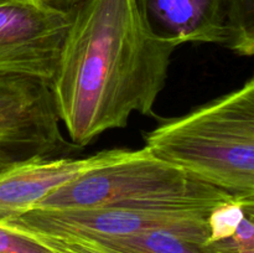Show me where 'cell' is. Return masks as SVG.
<instances>
[{
  "mask_svg": "<svg viewBox=\"0 0 254 253\" xmlns=\"http://www.w3.org/2000/svg\"><path fill=\"white\" fill-rule=\"evenodd\" d=\"M176 49L148 29L134 0L77 5L50 82L69 141L82 149L133 113L154 116Z\"/></svg>",
  "mask_w": 254,
  "mask_h": 253,
  "instance_id": "obj_1",
  "label": "cell"
},
{
  "mask_svg": "<svg viewBox=\"0 0 254 253\" xmlns=\"http://www.w3.org/2000/svg\"><path fill=\"white\" fill-rule=\"evenodd\" d=\"M153 155L237 200L254 201V79L144 135Z\"/></svg>",
  "mask_w": 254,
  "mask_h": 253,
  "instance_id": "obj_2",
  "label": "cell"
},
{
  "mask_svg": "<svg viewBox=\"0 0 254 253\" xmlns=\"http://www.w3.org/2000/svg\"><path fill=\"white\" fill-rule=\"evenodd\" d=\"M233 198L143 148L82 174L49 193L35 208L122 207L210 212Z\"/></svg>",
  "mask_w": 254,
  "mask_h": 253,
  "instance_id": "obj_3",
  "label": "cell"
},
{
  "mask_svg": "<svg viewBox=\"0 0 254 253\" xmlns=\"http://www.w3.org/2000/svg\"><path fill=\"white\" fill-rule=\"evenodd\" d=\"M210 212L122 207L32 208L17 217L1 221L32 235L77 240L127 237L149 231H170L208 241Z\"/></svg>",
  "mask_w": 254,
  "mask_h": 253,
  "instance_id": "obj_4",
  "label": "cell"
},
{
  "mask_svg": "<svg viewBox=\"0 0 254 253\" xmlns=\"http://www.w3.org/2000/svg\"><path fill=\"white\" fill-rule=\"evenodd\" d=\"M50 83L25 76H0V150L19 160L60 158L79 150L60 128Z\"/></svg>",
  "mask_w": 254,
  "mask_h": 253,
  "instance_id": "obj_5",
  "label": "cell"
},
{
  "mask_svg": "<svg viewBox=\"0 0 254 253\" xmlns=\"http://www.w3.org/2000/svg\"><path fill=\"white\" fill-rule=\"evenodd\" d=\"M72 19L73 9L62 11L39 0L0 2V76L50 83Z\"/></svg>",
  "mask_w": 254,
  "mask_h": 253,
  "instance_id": "obj_6",
  "label": "cell"
},
{
  "mask_svg": "<svg viewBox=\"0 0 254 253\" xmlns=\"http://www.w3.org/2000/svg\"><path fill=\"white\" fill-rule=\"evenodd\" d=\"M129 149H109L87 158H32L0 171V221L32 210L49 193L98 166L126 158Z\"/></svg>",
  "mask_w": 254,
  "mask_h": 253,
  "instance_id": "obj_7",
  "label": "cell"
},
{
  "mask_svg": "<svg viewBox=\"0 0 254 253\" xmlns=\"http://www.w3.org/2000/svg\"><path fill=\"white\" fill-rule=\"evenodd\" d=\"M148 29L164 41L226 46V0H134Z\"/></svg>",
  "mask_w": 254,
  "mask_h": 253,
  "instance_id": "obj_8",
  "label": "cell"
},
{
  "mask_svg": "<svg viewBox=\"0 0 254 253\" xmlns=\"http://www.w3.org/2000/svg\"><path fill=\"white\" fill-rule=\"evenodd\" d=\"M79 241L106 253H238L232 237L206 241L170 231H149L127 237Z\"/></svg>",
  "mask_w": 254,
  "mask_h": 253,
  "instance_id": "obj_9",
  "label": "cell"
},
{
  "mask_svg": "<svg viewBox=\"0 0 254 253\" xmlns=\"http://www.w3.org/2000/svg\"><path fill=\"white\" fill-rule=\"evenodd\" d=\"M226 49L238 56L254 54V0H226Z\"/></svg>",
  "mask_w": 254,
  "mask_h": 253,
  "instance_id": "obj_10",
  "label": "cell"
},
{
  "mask_svg": "<svg viewBox=\"0 0 254 253\" xmlns=\"http://www.w3.org/2000/svg\"><path fill=\"white\" fill-rule=\"evenodd\" d=\"M253 208L254 201H243L237 198L221 203L213 208L208 215V241H221L232 237L246 211Z\"/></svg>",
  "mask_w": 254,
  "mask_h": 253,
  "instance_id": "obj_11",
  "label": "cell"
},
{
  "mask_svg": "<svg viewBox=\"0 0 254 253\" xmlns=\"http://www.w3.org/2000/svg\"><path fill=\"white\" fill-rule=\"evenodd\" d=\"M0 253H57L31 233L0 221Z\"/></svg>",
  "mask_w": 254,
  "mask_h": 253,
  "instance_id": "obj_12",
  "label": "cell"
},
{
  "mask_svg": "<svg viewBox=\"0 0 254 253\" xmlns=\"http://www.w3.org/2000/svg\"><path fill=\"white\" fill-rule=\"evenodd\" d=\"M32 235V233H31ZM40 241L56 251L57 253H106L83 241L76 240V238H64V237H52V236L34 235Z\"/></svg>",
  "mask_w": 254,
  "mask_h": 253,
  "instance_id": "obj_13",
  "label": "cell"
},
{
  "mask_svg": "<svg viewBox=\"0 0 254 253\" xmlns=\"http://www.w3.org/2000/svg\"><path fill=\"white\" fill-rule=\"evenodd\" d=\"M254 208L246 211L232 240L238 253H254Z\"/></svg>",
  "mask_w": 254,
  "mask_h": 253,
  "instance_id": "obj_14",
  "label": "cell"
},
{
  "mask_svg": "<svg viewBox=\"0 0 254 253\" xmlns=\"http://www.w3.org/2000/svg\"><path fill=\"white\" fill-rule=\"evenodd\" d=\"M39 1L47 5V6L54 7V9L62 10V11H68V10L74 9L83 0H39Z\"/></svg>",
  "mask_w": 254,
  "mask_h": 253,
  "instance_id": "obj_15",
  "label": "cell"
},
{
  "mask_svg": "<svg viewBox=\"0 0 254 253\" xmlns=\"http://www.w3.org/2000/svg\"><path fill=\"white\" fill-rule=\"evenodd\" d=\"M19 161H22V160H19V159L15 158L14 155L6 153V151L0 150V171L10 168V166L14 165V164H16V163H19Z\"/></svg>",
  "mask_w": 254,
  "mask_h": 253,
  "instance_id": "obj_16",
  "label": "cell"
},
{
  "mask_svg": "<svg viewBox=\"0 0 254 253\" xmlns=\"http://www.w3.org/2000/svg\"><path fill=\"white\" fill-rule=\"evenodd\" d=\"M6 1H12V0H0V2H6Z\"/></svg>",
  "mask_w": 254,
  "mask_h": 253,
  "instance_id": "obj_17",
  "label": "cell"
}]
</instances>
